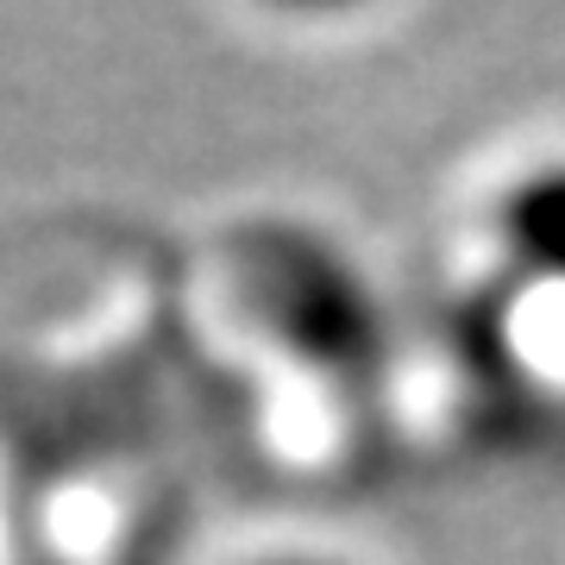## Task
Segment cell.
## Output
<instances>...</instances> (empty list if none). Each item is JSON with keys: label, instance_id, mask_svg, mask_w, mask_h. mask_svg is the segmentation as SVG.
Segmentation results:
<instances>
[{"label": "cell", "instance_id": "obj_2", "mask_svg": "<svg viewBox=\"0 0 565 565\" xmlns=\"http://www.w3.org/2000/svg\"><path fill=\"white\" fill-rule=\"evenodd\" d=\"M252 565H340V559H321V553H270V559H252Z\"/></svg>", "mask_w": 565, "mask_h": 565}, {"label": "cell", "instance_id": "obj_1", "mask_svg": "<svg viewBox=\"0 0 565 565\" xmlns=\"http://www.w3.org/2000/svg\"><path fill=\"white\" fill-rule=\"evenodd\" d=\"M497 252L522 282L565 296V158L522 170L497 195Z\"/></svg>", "mask_w": 565, "mask_h": 565}]
</instances>
